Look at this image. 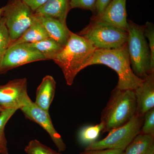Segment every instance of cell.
<instances>
[{
	"instance_id": "cell-11",
	"label": "cell",
	"mask_w": 154,
	"mask_h": 154,
	"mask_svg": "<svg viewBox=\"0 0 154 154\" xmlns=\"http://www.w3.org/2000/svg\"><path fill=\"white\" fill-rule=\"evenodd\" d=\"M126 2V0H112L101 16L92 19L127 31Z\"/></svg>"
},
{
	"instance_id": "cell-27",
	"label": "cell",
	"mask_w": 154,
	"mask_h": 154,
	"mask_svg": "<svg viewBox=\"0 0 154 154\" xmlns=\"http://www.w3.org/2000/svg\"><path fill=\"white\" fill-rule=\"evenodd\" d=\"M111 1L112 0H98L94 18H97L101 16Z\"/></svg>"
},
{
	"instance_id": "cell-13",
	"label": "cell",
	"mask_w": 154,
	"mask_h": 154,
	"mask_svg": "<svg viewBox=\"0 0 154 154\" xmlns=\"http://www.w3.org/2000/svg\"><path fill=\"white\" fill-rule=\"evenodd\" d=\"M35 14L47 32L48 37L64 46L68 40L71 32L67 25L57 19Z\"/></svg>"
},
{
	"instance_id": "cell-20",
	"label": "cell",
	"mask_w": 154,
	"mask_h": 154,
	"mask_svg": "<svg viewBox=\"0 0 154 154\" xmlns=\"http://www.w3.org/2000/svg\"><path fill=\"white\" fill-rule=\"evenodd\" d=\"M17 110L16 109H5L0 114V154H9L5 128L8 122Z\"/></svg>"
},
{
	"instance_id": "cell-2",
	"label": "cell",
	"mask_w": 154,
	"mask_h": 154,
	"mask_svg": "<svg viewBox=\"0 0 154 154\" xmlns=\"http://www.w3.org/2000/svg\"><path fill=\"white\" fill-rule=\"evenodd\" d=\"M95 64L105 65L114 70L118 76L116 88L121 90L134 91L144 80L133 72L127 44L116 49H96L89 66Z\"/></svg>"
},
{
	"instance_id": "cell-5",
	"label": "cell",
	"mask_w": 154,
	"mask_h": 154,
	"mask_svg": "<svg viewBox=\"0 0 154 154\" xmlns=\"http://www.w3.org/2000/svg\"><path fill=\"white\" fill-rule=\"evenodd\" d=\"M79 35L98 49L119 48L127 44L128 38L127 30L93 19Z\"/></svg>"
},
{
	"instance_id": "cell-17",
	"label": "cell",
	"mask_w": 154,
	"mask_h": 154,
	"mask_svg": "<svg viewBox=\"0 0 154 154\" xmlns=\"http://www.w3.org/2000/svg\"><path fill=\"white\" fill-rule=\"evenodd\" d=\"M154 150V135H137L124 150L123 154H149Z\"/></svg>"
},
{
	"instance_id": "cell-7",
	"label": "cell",
	"mask_w": 154,
	"mask_h": 154,
	"mask_svg": "<svg viewBox=\"0 0 154 154\" xmlns=\"http://www.w3.org/2000/svg\"><path fill=\"white\" fill-rule=\"evenodd\" d=\"M3 17L12 42L19 38L33 24L34 12L21 0H10L5 6Z\"/></svg>"
},
{
	"instance_id": "cell-19",
	"label": "cell",
	"mask_w": 154,
	"mask_h": 154,
	"mask_svg": "<svg viewBox=\"0 0 154 154\" xmlns=\"http://www.w3.org/2000/svg\"><path fill=\"white\" fill-rule=\"evenodd\" d=\"M102 122L94 125H88L83 128L79 134V139L81 143L88 146L97 141L103 130Z\"/></svg>"
},
{
	"instance_id": "cell-6",
	"label": "cell",
	"mask_w": 154,
	"mask_h": 154,
	"mask_svg": "<svg viewBox=\"0 0 154 154\" xmlns=\"http://www.w3.org/2000/svg\"><path fill=\"white\" fill-rule=\"evenodd\" d=\"M143 116L136 114L126 124L112 130L105 138L88 145L85 149H114L124 151L140 133Z\"/></svg>"
},
{
	"instance_id": "cell-22",
	"label": "cell",
	"mask_w": 154,
	"mask_h": 154,
	"mask_svg": "<svg viewBox=\"0 0 154 154\" xmlns=\"http://www.w3.org/2000/svg\"><path fill=\"white\" fill-rule=\"evenodd\" d=\"M11 42L9 30L6 25L5 18L0 19V60Z\"/></svg>"
},
{
	"instance_id": "cell-10",
	"label": "cell",
	"mask_w": 154,
	"mask_h": 154,
	"mask_svg": "<svg viewBox=\"0 0 154 154\" xmlns=\"http://www.w3.org/2000/svg\"><path fill=\"white\" fill-rule=\"evenodd\" d=\"M29 97L26 78L11 80L0 85V107L4 109L19 110Z\"/></svg>"
},
{
	"instance_id": "cell-23",
	"label": "cell",
	"mask_w": 154,
	"mask_h": 154,
	"mask_svg": "<svg viewBox=\"0 0 154 154\" xmlns=\"http://www.w3.org/2000/svg\"><path fill=\"white\" fill-rule=\"evenodd\" d=\"M144 34L149 42L148 45L151 53V72H154V28L152 23L146 22L144 25Z\"/></svg>"
},
{
	"instance_id": "cell-26",
	"label": "cell",
	"mask_w": 154,
	"mask_h": 154,
	"mask_svg": "<svg viewBox=\"0 0 154 154\" xmlns=\"http://www.w3.org/2000/svg\"><path fill=\"white\" fill-rule=\"evenodd\" d=\"M124 150L114 149L86 150L79 154H123Z\"/></svg>"
},
{
	"instance_id": "cell-28",
	"label": "cell",
	"mask_w": 154,
	"mask_h": 154,
	"mask_svg": "<svg viewBox=\"0 0 154 154\" xmlns=\"http://www.w3.org/2000/svg\"><path fill=\"white\" fill-rule=\"evenodd\" d=\"M28 5L32 11H35L45 4L48 0H21Z\"/></svg>"
},
{
	"instance_id": "cell-16",
	"label": "cell",
	"mask_w": 154,
	"mask_h": 154,
	"mask_svg": "<svg viewBox=\"0 0 154 154\" xmlns=\"http://www.w3.org/2000/svg\"><path fill=\"white\" fill-rule=\"evenodd\" d=\"M48 37L47 32L34 13L33 24L19 38L11 42L10 46L19 43H35Z\"/></svg>"
},
{
	"instance_id": "cell-21",
	"label": "cell",
	"mask_w": 154,
	"mask_h": 154,
	"mask_svg": "<svg viewBox=\"0 0 154 154\" xmlns=\"http://www.w3.org/2000/svg\"><path fill=\"white\" fill-rule=\"evenodd\" d=\"M27 154H61L41 143L37 140H30L25 147Z\"/></svg>"
},
{
	"instance_id": "cell-24",
	"label": "cell",
	"mask_w": 154,
	"mask_h": 154,
	"mask_svg": "<svg viewBox=\"0 0 154 154\" xmlns=\"http://www.w3.org/2000/svg\"><path fill=\"white\" fill-rule=\"evenodd\" d=\"M141 133L154 135V108L149 110L144 115Z\"/></svg>"
},
{
	"instance_id": "cell-3",
	"label": "cell",
	"mask_w": 154,
	"mask_h": 154,
	"mask_svg": "<svg viewBox=\"0 0 154 154\" xmlns=\"http://www.w3.org/2000/svg\"><path fill=\"white\" fill-rule=\"evenodd\" d=\"M137 107L134 90H121L116 87L101 113L102 133L126 124L136 114Z\"/></svg>"
},
{
	"instance_id": "cell-15",
	"label": "cell",
	"mask_w": 154,
	"mask_h": 154,
	"mask_svg": "<svg viewBox=\"0 0 154 154\" xmlns=\"http://www.w3.org/2000/svg\"><path fill=\"white\" fill-rule=\"evenodd\" d=\"M56 87V82L52 76L48 75L44 77L37 88L35 104L42 110L49 112L55 95Z\"/></svg>"
},
{
	"instance_id": "cell-8",
	"label": "cell",
	"mask_w": 154,
	"mask_h": 154,
	"mask_svg": "<svg viewBox=\"0 0 154 154\" xmlns=\"http://www.w3.org/2000/svg\"><path fill=\"white\" fill-rule=\"evenodd\" d=\"M45 60H46L44 56L29 43L11 45L0 60V74L26 64Z\"/></svg>"
},
{
	"instance_id": "cell-9",
	"label": "cell",
	"mask_w": 154,
	"mask_h": 154,
	"mask_svg": "<svg viewBox=\"0 0 154 154\" xmlns=\"http://www.w3.org/2000/svg\"><path fill=\"white\" fill-rule=\"evenodd\" d=\"M19 110L22 111L26 118L37 123L48 133L59 152L66 150V145L60 135L54 128L49 112H46L38 107L29 97L26 100L25 105Z\"/></svg>"
},
{
	"instance_id": "cell-1",
	"label": "cell",
	"mask_w": 154,
	"mask_h": 154,
	"mask_svg": "<svg viewBox=\"0 0 154 154\" xmlns=\"http://www.w3.org/2000/svg\"><path fill=\"white\" fill-rule=\"evenodd\" d=\"M96 49L86 38L71 31L66 44L53 60L61 69L68 85H72L81 70L89 66Z\"/></svg>"
},
{
	"instance_id": "cell-31",
	"label": "cell",
	"mask_w": 154,
	"mask_h": 154,
	"mask_svg": "<svg viewBox=\"0 0 154 154\" xmlns=\"http://www.w3.org/2000/svg\"><path fill=\"white\" fill-rule=\"evenodd\" d=\"M149 154H154V150L152 151Z\"/></svg>"
},
{
	"instance_id": "cell-30",
	"label": "cell",
	"mask_w": 154,
	"mask_h": 154,
	"mask_svg": "<svg viewBox=\"0 0 154 154\" xmlns=\"http://www.w3.org/2000/svg\"><path fill=\"white\" fill-rule=\"evenodd\" d=\"M5 110V109H3L2 107H0V114L2 113V112Z\"/></svg>"
},
{
	"instance_id": "cell-4",
	"label": "cell",
	"mask_w": 154,
	"mask_h": 154,
	"mask_svg": "<svg viewBox=\"0 0 154 154\" xmlns=\"http://www.w3.org/2000/svg\"><path fill=\"white\" fill-rule=\"evenodd\" d=\"M128 24L127 45L131 66L135 74L144 79L151 73L150 51L144 34V26L131 21H128Z\"/></svg>"
},
{
	"instance_id": "cell-18",
	"label": "cell",
	"mask_w": 154,
	"mask_h": 154,
	"mask_svg": "<svg viewBox=\"0 0 154 154\" xmlns=\"http://www.w3.org/2000/svg\"><path fill=\"white\" fill-rule=\"evenodd\" d=\"M29 44L41 53L46 60H54L63 47L49 37L35 43Z\"/></svg>"
},
{
	"instance_id": "cell-12",
	"label": "cell",
	"mask_w": 154,
	"mask_h": 154,
	"mask_svg": "<svg viewBox=\"0 0 154 154\" xmlns=\"http://www.w3.org/2000/svg\"><path fill=\"white\" fill-rule=\"evenodd\" d=\"M134 92L137 105L136 114L143 116L154 108V72L149 74Z\"/></svg>"
},
{
	"instance_id": "cell-25",
	"label": "cell",
	"mask_w": 154,
	"mask_h": 154,
	"mask_svg": "<svg viewBox=\"0 0 154 154\" xmlns=\"http://www.w3.org/2000/svg\"><path fill=\"white\" fill-rule=\"evenodd\" d=\"M98 0H70V9L81 8L89 10L95 14Z\"/></svg>"
},
{
	"instance_id": "cell-14",
	"label": "cell",
	"mask_w": 154,
	"mask_h": 154,
	"mask_svg": "<svg viewBox=\"0 0 154 154\" xmlns=\"http://www.w3.org/2000/svg\"><path fill=\"white\" fill-rule=\"evenodd\" d=\"M70 10V0H48L34 12L57 19L66 25L67 16Z\"/></svg>"
},
{
	"instance_id": "cell-29",
	"label": "cell",
	"mask_w": 154,
	"mask_h": 154,
	"mask_svg": "<svg viewBox=\"0 0 154 154\" xmlns=\"http://www.w3.org/2000/svg\"><path fill=\"white\" fill-rule=\"evenodd\" d=\"M4 11H5V6L0 8V19L3 17Z\"/></svg>"
}]
</instances>
